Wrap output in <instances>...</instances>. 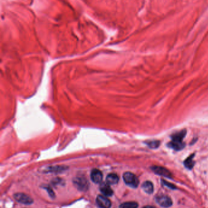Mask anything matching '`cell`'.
<instances>
[{
  "label": "cell",
  "instance_id": "6da1fadb",
  "mask_svg": "<svg viewBox=\"0 0 208 208\" xmlns=\"http://www.w3.org/2000/svg\"><path fill=\"white\" fill-rule=\"evenodd\" d=\"M123 178L126 185L132 187L136 188L138 187L139 181L137 177L131 172H126L123 175Z\"/></svg>",
  "mask_w": 208,
  "mask_h": 208
},
{
  "label": "cell",
  "instance_id": "7a4b0ae2",
  "mask_svg": "<svg viewBox=\"0 0 208 208\" xmlns=\"http://www.w3.org/2000/svg\"><path fill=\"white\" fill-rule=\"evenodd\" d=\"M156 202L161 207L168 208L171 206L173 204L172 200L168 196L162 195H159L156 197Z\"/></svg>",
  "mask_w": 208,
  "mask_h": 208
},
{
  "label": "cell",
  "instance_id": "3957f363",
  "mask_svg": "<svg viewBox=\"0 0 208 208\" xmlns=\"http://www.w3.org/2000/svg\"><path fill=\"white\" fill-rule=\"evenodd\" d=\"M151 169L152 170L153 172L155 173V174L156 175L164 176L166 178H172V173H170V172L168 170H167L164 167H160V166H153L151 167Z\"/></svg>",
  "mask_w": 208,
  "mask_h": 208
},
{
  "label": "cell",
  "instance_id": "277c9868",
  "mask_svg": "<svg viewBox=\"0 0 208 208\" xmlns=\"http://www.w3.org/2000/svg\"><path fill=\"white\" fill-rule=\"evenodd\" d=\"M14 196L16 201L22 204H31L33 203V200L30 196L22 193H17Z\"/></svg>",
  "mask_w": 208,
  "mask_h": 208
},
{
  "label": "cell",
  "instance_id": "5b68a950",
  "mask_svg": "<svg viewBox=\"0 0 208 208\" xmlns=\"http://www.w3.org/2000/svg\"><path fill=\"white\" fill-rule=\"evenodd\" d=\"M74 186L81 191H85L88 188V182L86 178L82 177L75 178L73 180Z\"/></svg>",
  "mask_w": 208,
  "mask_h": 208
},
{
  "label": "cell",
  "instance_id": "8992f818",
  "mask_svg": "<svg viewBox=\"0 0 208 208\" xmlns=\"http://www.w3.org/2000/svg\"><path fill=\"white\" fill-rule=\"evenodd\" d=\"M97 203L100 208H110L111 206V202L108 198L101 195L97 198Z\"/></svg>",
  "mask_w": 208,
  "mask_h": 208
},
{
  "label": "cell",
  "instance_id": "52a82bcc",
  "mask_svg": "<svg viewBox=\"0 0 208 208\" xmlns=\"http://www.w3.org/2000/svg\"><path fill=\"white\" fill-rule=\"evenodd\" d=\"M90 177L93 183L98 184L100 183L103 179V174L100 170L98 169H93L92 170Z\"/></svg>",
  "mask_w": 208,
  "mask_h": 208
},
{
  "label": "cell",
  "instance_id": "ba28073f",
  "mask_svg": "<svg viewBox=\"0 0 208 208\" xmlns=\"http://www.w3.org/2000/svg\"><path fill=\"white\" fill-rule=\"evenodd\" d=\"M100 190L103 194L107 196H110L113 195V191L108 183H103L100 186Z\"/></svg>",
  "mask_w": 208,
  "mask_h": 208
},
{
  "label": "cell",
  "instance_id": "9c48e42d",
  "mask_svg": "<svg viewBox=\"0 0 208 208\" xmlns=\"http://www.w3.org/2000/svg\"><path fill=\"white\" fill-rule=\"evenodd\" d=\"M168 147L171 148L176 151H180L185 147L186 145L183 142H176L171 140L168 144Z\"/></svg>",
  "mask_w": 208,
  "mask_h": 208
},
{
  "label": "cell",
  "instance_id": "30bf717a",
  "mask_svg": "<svg viewBox=\"0 0 208 208\" xmlns=\"http://www.w3.org/2000/svg\"><path fill=\"white\" fill-rule=\"evenodd\" d=\"M142 188L143 191L148 194H153L154 191L153 184L152 183L149 181H147L144 182L142 184Z\"/></svg>",
  "mask_w": 208,
  "mask_h": 208
},
{
  "label": "cell",
  "instance_id": "8fae6325",
  "mask_svg": "<svg viewBox=\"0 0 208 208\" xmlns=\"http://www.w3.org/2000/svg\"><path fill=\"white\" fill-rule=\"evenodd\" d=\"M119 181L118 176L114 173H111L107 176L106 182L109 185H113L118 183Z\"/></svg>",
  "mask_w": 208,
  "mask_h": 208
},
{
  "label": "cell",
  "instance_id": "7c38bea8",
  "mask_svg": "<svg viewBox=\"0 0 208 208\" xmlns=\"http://www.w3.org/2000/svg\"><path fill=\"white\" fill-rule=\"evenodd\" d=\"M194 156H195L194 154L191 155V156H189L184 161V164L185 167L189 170H191L194 166V164H195V162L194 160Z\"/></svg>",
  "mask_w": 208,
  "mask_h": 208
},
{
  "label": "cell",
  "instance_id": "4fadbf2b",
  "mask_svg": "<svg viewBox=\"0 0 208 208\" xmlns=\"http://www.w3.org/2000/svg\"><path fill=\"white\" fill-rule=\"evenodd\" d=\"M138 204L136 202H125L121 204L119 208H137Z\"/></svg>",
  "mask_w": 208,
  "mask_h": 208
},
{
  "label": "cell",
  "instance_id": "5bb4252c",
  "mask_svg": "<svg viewBox=\"0 0 208 208\" xmlns=\"http://www.w3.org/2000/svg\"><path fill=\"white\" fill-rule=\"evenodd\" d=\"M146 144L150 148L153 149L157 148L160 145V141L159 140H150L146 142Z\"/></svg>",
  "mask_w": 208,
  "mask_h": 208
},
{
  "label": "cell",
  "instance_id": "9a60e30c",
  "mask_svg": "<svg viewBox=\"0 0 208 208\" xmlns=\"http://www.w3.org/2000/svg\"><path fill=\"white\" fill-rule=\"evenodd\" d=\"M47 172H62L63 170H65L64 167H60V166H57V167H49L47 169Z\"/></svg>",
  "mask_w": 208,
  "mask_h": 208
},
{
  "label": "cell",
  "instance_id": "2e32d148",
  "mask_svg": "<svg viewBox=\"0 0 208 208\" xmlns=\"http://www.w3.org/2000/svg\"><path fill=\"white\" fill-rule=\"evenodd\" d=\"M162 184H163L164 186L168 187L170 188H172V189H176V187L175 185H173V184H171V183H168L167 181H165V180H162Z\"/></svg>",
  "mask_w": 208,
  "mask_h": 208
},
{
  "label": "cell",
  "instance_id": "e0dca14e",
  "mask_svg": "<svg viewBox=\"0 0 208 208\" xmlns=\"http://www.w3.org/2000/svg\"><path fill=\"white\" fill-rule=\"evenodd\" d=\"M46 190L48 191V192H49L48 194H49V195H50V196H51V197H54V194L53 191L51 190V189L50 187H47V188H46Z\"/></svg>",
  "mask_w": 208,
  "mask_h": 208
},
{
  "label": "cell",
  "instance_id": "ac0fdd59",
  "mask_svg": "<svg viewBox=\"0 0 208 208\" xmlns=\"http://www.w3.org/2000/svg\"><path fill=\"white\" fill-rule=\"evenodd\" d=\"M143 208H155V207L151 206H144Z\"/></svg>",
  "mask_w": 208,
  "mask_h": 208
}]
</instances>
